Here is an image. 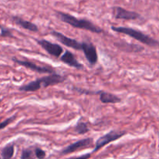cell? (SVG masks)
<instances>
[{
  "instance_id": "9",
  "label": "cell",
  "mask_w": 159,
  "mask_h": 159,
  "mask_svg": "<svg viewBox=\"0 0 159 159\" xmlns=\"http://www.w3.org/2000/svg\"><path fill=\"white\" fill-rule=\"evenodd\" d=\"M112 13L115 18L118 20H134L140 19L141 16L139 13L134 11H129L126 9L120 7H115L112 8Z\"/></svg>"
},
{
  "instance_id": "20",
  "label": "cell",
  "mask_w": 159,
  "mask_h": 159,
  "mask_svg": "<svg viewBox=\"0 0 159 159\" xmlns=\"http://www.w3.org/2000/svg\"><path fill=\"white\" fill-rule=\"evenodd\" d=\"M91 153H88V154H83L81 156H77V157H69V158L66 159H89L91 157Z\"/></svg>"
},
{
  "instance_id": "13",
  "label": "cell",
  "mask_w": 159,
  "mask_h": 159,
  "mask_svg": "<svg viewBox=\"0 0 159 159\" xmlns=\"http://www.w3.org/2000/svg\"><path fill=\"white\" fill-rule=\"evenodd\" d=\"M99 99L103 104H116L121 102L122 101L119 97L106 91H101L99 94Z\"/></svg>"
},
{
  "instance_id": "14",
  "label": "cell",
  "mask_w": 159,
  "mask_h": 159,
  "mask_svg": "<svg viewBox=\"0 0 159 159\" xmlns=\"http://www.w3.org/2000/svg\"><path fill=\"white\" fill-rule=\"evenodd\" d=\"M14 154V145L13 143H9L6 145L2 149L1 152V158L2 159H11Z\"/></svg>"
},
{
  "instance_id": "4",
  "label": "cell",
  "mask_w": 159,
  "mask_h": 159,
  "mask_svg": "<svg viewBox=\"0 0 159 159\" xmlns=\"http://www.w3.org/2000/svg\"><path fill=\"white\" fill-rule=\"evenodd\" d=\"M12 60L16 63L19 64V65L23 66L26 67L27 69L33 70V71L37 72L39 73H56V70L51 66H38L37 64L34 63V62H30L28 60H21V59H17V58H12Z\"/></svg>"
},
{
  "instance_id": "15",
  "label": "cell",
  "mask_w": 159,
  "mask_h": 159,
  "mask_svg": "<svg viewBox=\"0 0 159 159\" xmlns=\"http://www.w3.org/2000/svg\"><path fill=\"white\" fill-rule=\"evenodd\" d=\"M74 131L77 133L78 134H80V135H83V134H85L89 132L90 129L88 126V123L80 120V121L77 122L76 126H75Z\"/></svg>"
},
{
  "instance_id": "11",
  "label": "cell",
  "mask_w": 159,
  "mask_h": 159,
  "mask_svg": "<svg viewBox=\"0 0 159 159\" xmlns=\"http://www.w3.org/2000/svg\"><path fill=\"white\" fill-rule=\"evenodd\" d=\"M59 59L62 62L66 64L69 66L73 67L77 70H82L84 68L83 65L80 63L74 56V55L69 50H66L62 56L59 57Z\"/></svg>"
},
{
  "instance_id": "23",
  "label": "cell",
  "mask_w": 159,
  "mask_h": 159,
  "mask_svg": "<svg viewBox=\"0 0 159 159\" xmlns=\"http://www.w3.org/2000/svg\"><path fill=\"white\" fill-rule=\"evenodd\" d=\"M0 159H2V158H1V157H0Z\"/></svg>"
},
{
  "instance_id": "16",
  "label": "cell",
  "mask_w": 159,
  "mask_h": 159,
  "mask_svg": "<svg viewBox=\"0 0 159 159\" xmlns=\"http://www.w3.org/2000/svg\"><path fill=\"white\" fill-rule=\"evenodd\" d=\"M34 156H35L34 152L30 148H26L21 152L20 159H34Z\"/></svg>"
},
{
  "instance_id": "21",
  "label": "cell",
  "mask_w": 159,
  "mask_h": 159,
  "mask_svg": "<svg viewBox=\"0 0 159 159\" xmlns=\"http://www.w3.org/2000/svg\"><path fill=\"white\" fill-rule=\"evenodd\" d=\"M2 26L0 25V29H2Z\"/></svg>"
},
{
  "instance_id": "7",
  "label": "cell",
  "mask_w": 159,
  "mask_h": 159,
  "mask_svg": "<svg viewBox=\"0 0 159 159\" xmlns=\"http://www.w3.org/2000/svg\"><path fill=\"white\" fill-rule=\"evenodd\" d=\"M51 34L54 38H56L59 42H61V44L64 45L65 46L73 48L75 50H81L82 51V43L77 42L76 40L69 38V37L64 35L63 34L56 31V30H52Z\"/></svg>"
},
{
  "instance_id": "5",
  "label": "cell",
  "mask_w": 159,
  "mask_h": 159,
  "mask_svg": "<svg viewBox=\"0 0 159 159\" xmlns=\"http://www.w3.org/2000/svg\"><path fill=\"white\" fill-rule=\"evenodd\" d=\"M36 42L47 53L53 57L59 58L63 52V48L56 43H52L45 39H37Z\"/></svg>"
},
{
  "instance_id": "1",
  "label": "cell",
  "mask_w": 159,
  "mask_h": 159,
  "mask_svg": "<svg viewBox=\"0 0 159 159\" xmlns=\"http://www.w3.org/2000/svg\"><path fill=\"white\" fill-rule=\"evenodd\" d=\"M56 15L58 18L62 22L72 26L73 27L78 29H82V30H88L92 33L101 34L103 33V30L101 27H98L95 24H93L91 21L88 20L87 19H77L74 16L69 14V13H63L61 11H56Z\"/></svg>"
},
{
  "instance_id": "8",
  "label": "cell",
  "mask_w": 159,
  "mask_h": 159,
  "mask_svg": "<svg viewBox=\"0 0 159 159\" xmlns=\"http://www.w3.org/2000/svg\"><path fill=\"white\" fill-rule=\"evenodd\" d=\"M82 51L84 54L85 58L91 66H94L98 60L97 48L91 42H82Z\"/></svg>"
},
{
  "instance_id": "17",
  "label": "cell",
  "mask_w": 159,
  "mask_h": 159,
  "mask_svg": "<svg viewBox=\"0 0 159 159\" xmlns=\"http://www.w3.org/2000/svg\"><path fill=\"white\" fill-rule=\"evenodd\" d=\"M34 152L35 157L38 159H45V157H46V152L42 148H35Z\"/></svg>"
},
{
  "instance_id": "22",
  "label": "cell",
  "mask_w": 159,
  "mask_h": 159,
  "mask_svg": "<svg viewBox=\"0 0 159 159\" xmlns=\"http://www.w3.org/2000/svg\"><path fill=\"white\" fill-rule=\"evenodd\" d=\"M2 102V99H0V102Z\"/></svg>"
},
{
  "instance_id": "10",
  "label": "cell",
  "mask_w": 159,
  "mask_h": 159,
  "mask_svg": "<svg viewBox=\"0 0 159 159\" xmlns=\"http://www.w3.org/2000/svg\"><path fill=\"white\" fill-rule=\"evenodd\" d=\"M66 78L63 76L57 74V73H52L48 76H43V77L38 78V80L39 81L40 84L42 88H48L49 86H53V85L59 84L60 83H63Z\"/></svg>"
},
{
  "instance_id": "2",
  "label": "cell",
  "mask_w": 159,
  "mask_h": 159,
  "mask_svg": "<svg viewBox=\"0 0 159 159\" xmlns=\"http://www.w3.org/2000/svg\"><path fill=\"white\" fill-rule=\"evenodd\" d=\"M111 29L113 31L117 32V33L128 35L130 38H134V39L137 40L138 42H141L142 44H144L149 47H152V48L159 47V41L151 38L149 35L145 34L144 33L137 30V29L126 27H114V26H112Z\"/></svg>"
},
{
  "instance_id": "18",
  "label": "cell",
  "mask_w": 159,
  "mask_h": 159,
  "mask_svg": "<svg viewBox=\"0 0 159 159\" xmlns=\"http://www.w3.org/2000/svg\"><path fill=\"white\" fill-rule=\"evenodd\" d=\"M15 119H16V116H13L8 118V119H5V120H4L3 122H2V123H0V129H2L5 127H7L8 125H10V123H12V122L14 121Z\"/></svg>"
},
{
  "instance_id": "3",
  "label": "cell",
  "mask_w": 159,
  "mask_h": 159,
  "mask_svg": "<svg viewBox=\"0 0 159 159\" xmlns=\"http://www.w3.org/2000/svg\"><path fill=\"white\" fill-rule=\"evenodd\" d=\"M126 132L125 131H116V130H111L110 132L107 133L106 134L103 135L102 137H101L100 138H98L97 140L95 143V147H94V152L99 151L101 148H102L103 147L106 146L108 143H111L113 141H116V140H119L121 137H123V136L126 135Z\"/></svg>"
},
{
  "instance_id": "19",
  "label": "cell",
  "mask_w": 159,
  "mask_h": 159,
  "mask_svg": "<svg viewBox=\"0 0 159 159\" xmlns=\"http://www.w3.org/2000/svg\"><path fill=\"white\" fill-rule=\"evenodd\" d=\"M0 35L2 37H11V38H13V34L11 33V31L8 29L3 28V27L1 29V34Z\"/></svg>"
},
{
  "instance_id": "6",
  "label": "cell",
  "mask_w": 159,
  "mask_h": 159,
  "mask_svg": "<svg viewBox=\"0 0 159 159\" xmlns=\"http://www.w3.org/2000/svg\"><path fill=\"white\" fill-rule=\"evenodd\" d=\"M93 142H94V140L91 137L81 139V140H78V141L75 142L73 143H71L70 145L67 146L66 148H64L60 152V154L61 155H66V154L76 152V151H80V150L85 149V148L91 147L93 144Z\"/></svg>"
},
{
  "instance_id": "12",
  "label": "cell",
  "mask_w": 159,
  "mask_h": 159,
  "mask_svg": "<svg viewBox=\"0 0 159 159\" xmlns=\"http://www.w3.org/2000/svg\"><path fill=\"white\" fill-rule=\"evenodd\" d=\"M12 20L13 22L16 24V25L20 26L22 28L26 29L27 30H30L32 32H38V27L36 24H33L32 22L30 21L25 20L22 19L21 17L19 16H12Z\"/></svg>"
}]
</instances>
